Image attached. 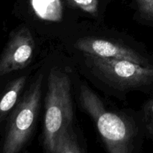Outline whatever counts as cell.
Wrapping results in <instances>:
<instances>
[{"mask_svg": "<svg viewBox=\"0 0 153 153\" xmlns=\"http://www.w3.org/2000/svg\"><path fill=\"white\" fill-rule=\"evenodd\" d=\"M79 100L82 108L95 122L108 152H132L136 131L126 118L106 109L98 96L85 85H81Z\"/></svg>", "mask_w": 153, "mask_h": 153, "instance_id": "1", "label": "cell"}, {"mask_svg": "<svg viewBox=\"0 0 153 153\" xmlns=\"http://www.w3.org/2000/svg\"><path fill=\"white\" fill-rule=\"evenodd\" d=\"M45 100L43 145L51 152L57 136L71 128L73 123L71 82L66 73L55 68L50 70Z\"/></svg>", "mask_w": 153, "mask_h": 153, "instance_id": "2", "label": "cell"}, {"mask_svg": "<svg viewBox=\"0 0 153 153\" xmlns=\"http://www.w3.org/2000/svg\"><path fill=\"white\" fill-rule=\"evenodd\" d=\"M43 75H40L13 111L7 128L2 152L17 153L25 146L35 126L42 94Z\"/></svg>", "mask_w": 153, "mask_h": 153, "instance_id": "3", "label": "cell"}, {"mask_svg": "<svg viewBox=\"0 0 153 153\" xmlns=\"http://www.w3.org/2000/svg\"><path fill=\"white\" fill-rule=\"evenodd\" d=\"M86 61L96 74L123 89L153 91V65L143 66L123 59L105 58L85 54Z\"/></svg>", "mask_w": 153, "mask_h": 153, "instance_id": "4", "label": "cell"}, {"mask_svg": "<svg viewBox=\"0 0 153 153\" xmlns=\"http://www.w3.org/2000/svg\"><path fill=\"white\" fill-rule=\"evenodd\" d=\"M34 38L26 27L16 30L10 37L0 58V76L22 70L31 63L34 54Z\"/></svg>", "mask_w": 153, "mask_h": 153, "instance_id": "5", "label": "cell"}, {"mask_svg": "<svg viewBox=\"0 0 153 153\" xmlns=\"http://www.w3.org/2000/svg\"><path fill=\"white\" fill-rule=\"evenodd\" d=\"M75 46L85 54L94 56L127 60L143 66L153 65V58L141 55L123 45L105 39L85 37L78 40Z\"/></svg>", "mask_w": 153, "mask_h": 153, "instance_id": "6", "label": "cell"}, {"mask_svg": "<svg viewBox=\"0 0 153 153\" xmlns=\"http://www.w3.org/2000/svg\"><path fill=\"white\" fill-rule=\"evenodd\" d=\"M26 83V76L13 81L0 100V117H3L15 105L19 94Z\"/></svg>", "mask_w": 153, "mask_h": 153, "instance_id": "7", "label": "cell"}, {"mask_svg": "<svg viewBox=\"0 0 153 153\" xmlns=\"http://www.w3.org/2000/svg\"><path fill=\"white\" fill-rule=\"evenodd\" d=\"M72 129V128H71ZM61 131L56 137L52 146V153H81L82 149L72 134V130Z\"/></svg>", "mask_w": 153, "mask_h": 153, "instance_id": "8", "label": "cell"}, {"mask_svg": "<svg viewBox=\"0 0 153 153\" xmlns=\"http://www.w3.org/2000/svg\"><path fill=\"white\" fill-rule=\"evenodd\" d=\"M140 16L149 23L153 24V0H136Z\"/></svg>", "mask_w": 153, "mask_h": 153, "instance_id": "9", "label": "cell"}, {"mask_svg": "<svg viewBox=\"0 0 153 153\" xmlns=\"http://www.w3.org/2000/svg\"><path fill=\"white\" fill-rule=\"evenodd\" d=\"M73 5L79 7L91 14H96L98 12V0H69Z\"/></svg>", "mask_w": 153, "mask_h": 153, "instance_id": "10", "label": "cell"}, {"mask_svg": "<svg viewBox=\"0 0 153 153\" xmlns=\"http://www.w3.org/2000/svg\"><path fill=\"white\" fill-rule=\"evenodd\" d=\"M144 122L146 132L153 140V98L150 99L145 105Z\"/></svg>", "mask_w": 153, "mask_h": 153, "instance_id": "11", "label": "cell"}]
</instances>
